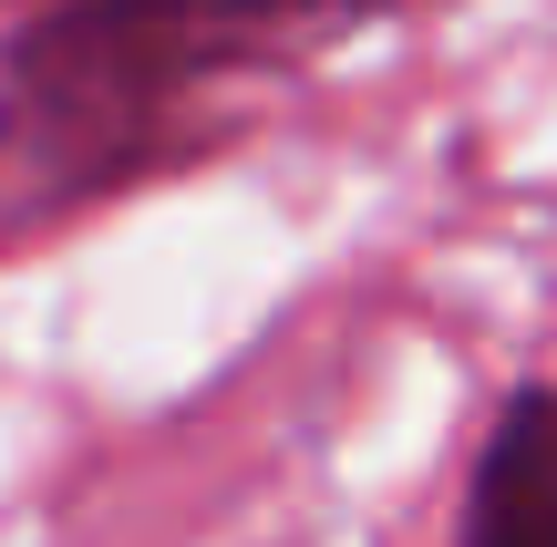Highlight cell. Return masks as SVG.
I'll list each match as a JSON object with an SVG mask.
<instances>
[{
    "label": "cell",
    "mask_w": 557,
    "mask_h": 547,
    "mask_svg": "<svg viewBox=\"0 0 557 547\" xmlns=\"http://www.w3.org/2000/svg\"><path fill=\"white\" fill-rule=\"evenodd\" d=\"M403 0H41L0 41V197L62 207L135 176L218 73L289 62Z\"/></svg>",
    "instance_id": "1"
},
{
    "label": "cell",
    "mask_w": 557,
    "mask_h": 547,
    "mask_svg": "<svg viewBox=\"0 0 557 547\" xmlns=\"http://www.w3.org/2000/svg\"><path fill=\"white\" fill-rule=\"evenodd\" d=\"M455 547H557V383L506 393V413L485 424Z\"/></svg>",
    "instance_id": "2"
}]
</instances>
